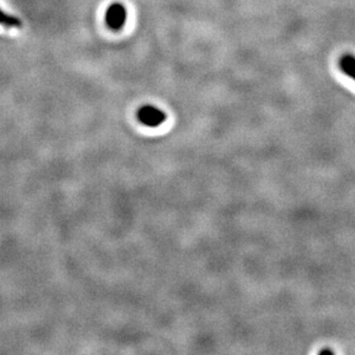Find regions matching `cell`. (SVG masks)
<instances>
[{"label": "cell", "mask_w": 355, "mask_h": 355, "mask_svg": "<svg viewBox=\"0 0 355 355\" xmlns=\"http://www.w3.org/2000/svg\"><path fill=\"white\" fill-rule=\"evenodd\" d=\"M127 19L128 10L123 3H111L105 13V21L112 31H121L127 22Z\"/></svg>", "instance_id": "obj_1"}, {"label": "cell", "mask_w": 355, "mask_h": 355, "mask_svg": "<svg viewBox=\"0 0 355 355\" xmlns=\"http://www.w3.org/2000/svg\"><path fill=\"white\" fill-rule=\"evenodd\" d=\"M137 118L146 127L157 128L167 120V114L155 106L145 105L138 110Z\"/></svg>", "instance_id": "obj_2"}, {"label": "cell", "mask_w": 355, "mask_h": 355, "mask_svg": "<svg viewBox=\"0 0 355 355\" xmlns=\"http://www.w3.org/2000/svg\"><path fill=\"white\" fill-rule=\"evenodd\" d=\"M0 26L7 29H21L24 24L19 17L0 8Z\"/></svg>", "instance_id": "obj_3"}, {"label": "cell", "mask_w": 355, "mask_h": 355, "mask_svg": "<svg viewBox=\"0 0 355 355\" xmlns=\"http://www.w3.org/2000/svg\"><path fill=\"white\" fill-rule=\"evenodd\" d=\"M343 73L355 80V57L352 54H345L339 61Z\"/></svg>", "instance_id": "obj_4"}, {"label": "cell", "mask_w": 355, "mask_h": 355, "mask_svg": "<svg viewBox=\"0 0 355 355\" xmlns=\"http://www.w3.org/2000/svg\"><path fill=\"white\" fill-rule=\"evenodd\" d=\"M325 353H329V354H332V351H330V349H322V351H320V354H325Z\"/></svg>", "instance_id": "obj_5"}]
</instances>
